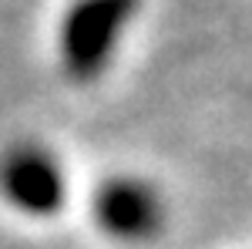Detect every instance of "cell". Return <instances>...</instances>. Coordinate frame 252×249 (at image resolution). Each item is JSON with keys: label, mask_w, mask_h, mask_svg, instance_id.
I'll return each instance as SVG.
<instances>
[{"label": "cell", "mask_w": 252, "mask_h": 249, "mask_svg": "<svg viewBox=\"0 0 252 249\" xmlns=\"http://www.w3.org/2000/svg\"><path fill=\"white\" fill-rule=\"evenodd\" d=\"M135 14L138 0H74L58 27L61 71L78 84L97 81L108 71Z\"/></svg>", "instance_id": "cell-1"}, {"label": "cell", "mask_w": 252, "mask_h": 249, "mask_svg": "<svg viewBox=\"0 0 252 249\" xmlns=\"http://www.w3.org/2000/svg\"><path fill=\"white\" fill-rule=\"evenodd\" d=\"M0 195L10 202V209L24 215L51 219L67 199L64 169L47 148L34 142L10 145L0 158Z\"/></svg>", "instance_id": "cell-2"}, {"label": "cell", "mask_w": 252, "mask_h": 249, "mask_svg": "<svg viewBox=\"0 0 252 249\" xmlns=\"http://www.w3.org/2000/svg\"><path fill=\"white\" fill-rule=\"evenodd\" d=\"M94 222L118 243H148L165 222V206L152 182L115 175L94 192Z\"/></svg>", "instance_id": "cell-3"}]
</instances>
